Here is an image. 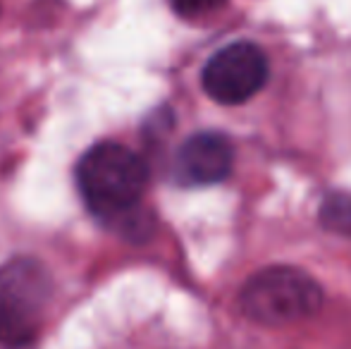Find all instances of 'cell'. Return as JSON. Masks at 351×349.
Wrapping results in <instances>:
<instances>
[{
	"instance_id": "cell-1",
	"label": "cell",
	"mask_w": 351,
	"mask_h": 349,
	"mask_svg": "<svg viewBox=\"0 0 351 349\" xmlns=\"http://www.w3.org/2000/svg\"><path fill=\"white\" fill-rule=\"evenodd\" d=\"M77 184L88 208L98 218L117 225L139 208L148 184V165L136 151L115 141H103L82 156Z\"/></svg>"
},
{
	"instance_id": "cell-2",
	"label": "cell",
	"mask_w": 351,
	"mask_h": 349,
	"mask_svg": "<svg viewBox=\"0 0 351 349\" xmlns=\"http://www.w3.org/2000/svg\"><path fill=\"white\" fill-rule=\"evenodd\" d=\"M325 302L323 287L294 265H268L254 273L239 292V309L249 321L282 328L315 316Z\"/></svg>"
},
{
	"instance_id": "cell-3",
	"label": "cell",
	"mask_w": 351,
	"mask_h": 349,
	"mask_svg": "<svg viewBox=\"0 0 351 349\" xmlns=\"http://www.w3.org/2000/svg\"><path fill=\"white\" fill-rule=\"evenodd\" d=\"M53 297L48 270L19 256L0 265V345L22 347L43 328Z\"/></svg>"
},
{
	"instance_id": "cell-4",
	"label": "cell",
	"mask_w": 351,
	"mask_h": 349,
	"mask_svg": "<svg viewBox=\"0 0 351 349\" xmlns=\"http://www.w3.org/2000/svg\"><path fill=\"white\" fill-rule=\"evenodd\" d=\"M270 77V65L265 53L256 43L237 41L220 48L206 62L201 84L213 101L222 106H237L265 86Z\"/></svg>"
},
{
	"instance_id": "cell-5",
	"label": "cell",
	"mask_w": 351,
	"mask_h": 349,
	"mask_svg": "<svg viewBox=\"0 0 351 349\" xmlns=\"http://www.w3.org/2000/svg\"><path fill=\"white\" fill-rule=\"evenodd\" d=\"M234 149L220 132H199L180 146L175 156V177L180 184L201 186L222 182L232 173Z\"/></svg>"
},
{
	"instance_id": "cell-6",
	"label": "cell",
	"mask_w": 351,
	"mask_h": 349,
	"mask_svg": "<svg viewBox=\"0 0 351 349\" xmlns=\"http://www.w3.org/2000/svg\"><path fill=\"white\" fill-rule=\"evenodd\" d=\"M320 220L328 230L342 232L351 237V196L347 194H332L325 199L320 208Z\"/></svg>"
},
{
	"instance_id": "cell-7",
	"label": "cell",
	"mask_w": 351,
	"mask_h": 349,
	"mask_svg": "<svg viewBox=\"0 0 351 349\" xmlns=\"http://www.w3.org/2000/svg\"><path fill=\"white\" fill-rule=\"evenodd\" d=\"M227 0H170L172 10L180 17H204L215 10H220Z\"/></svg>"
}]
</instances>
